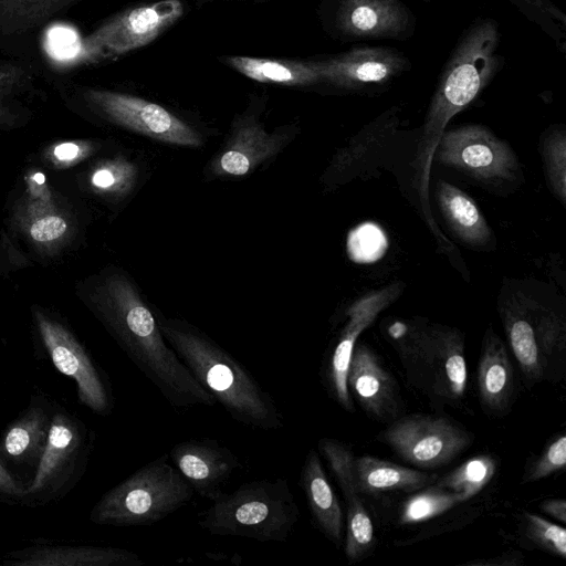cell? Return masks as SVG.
I'll return each instance as SVG.
<instances>
[{
  "instance_id": "cell-30",
  "label": "cell",
  "mask_w": 566,
  "mask_h": 566,
  "mask_svg": "<svg viewBox=\"0 0 566 566\" xmlns=\"http://www.w3.org/2000/svg\"><path fill=\"white\" fill-rule=\"evenodd\" d=\"M468 501L457 492L443 490L434 484L413 492L401 505L399 523L416 524L436 517L453 506Z\"/></svg>"
},
{
  "instance_id": "cell-38",
  "label": "cell",
  "mask_w": 566,
  "mask_h": 566,
  "mask_svg": "<svg viewBox=\"0 0 566 566\" xmlns=\"http://www.w3.org/2000/svg\"><path fill=\"white\" fill-rule=\"evenodd\" d=\"M25 488L10 473L0 459V500L21 504Z\"/></svg>"
},
{
  "instance_id": "cell-26",
  "label": "cell",
  "mask_w": 566,
  "mask_h": 566,
  "mask_svg": "<svg viewBox=\"0 0 566 566\" xmlns=\"http://www.w3.org/2000/svg\"><path fill=\"white\" fill-rule=\"evenodd\" d=\"M300 485L314 524L328 541L340 547L345 526L343 510L315 450H310L305 457Z\"/></svg>"
},
{
  "instance_id": "cell-25",
  "label": "cell",
  "mask_w": 566,
  "mask_h": 566,
  "mask_svg": "<svg viewBox=\"0 0 566 566\" xmlns=\"http://www.w3.org/2000/svg\"><path fill=\"white\" fill-rule=\"evenodd\" d=\"M476 387L486 413L504 416L511 410L516 391L514 368L505 344L492 328L483 336Z\"/></svg>"
},
{
  "instance_id": "cell-9",
  "label": "cell",
  "mask_w": 566,
  "mask_h": 566,
  "mask_svg": "<svg viewBox=\"0 0 566 566\" xmlns=\"http://www.w3.org/2000/svg\"><path fill=\"white\" fill-rule=\"evenodd\" d=\"M182 11L180 0H160L117 13L80 39L75 53L61 61L57 69L70 74L147 45L174 24Z\"/></svg>"
},
{
  "instance_id": "cell-7",
  "label": "cell",
  "mask_w": 566,
  "mask_h": 566,
  "mask_svg": "<svg viewBox=\"0 0 566 566\" xmlns=\"http://www.w3.org/2000/svg\"><path fill=\"white\" fill-rule=\"evenodd\" d=\"M50 83L73 112L161 143L199 147L202 138L191 126L163 106L106 88L77 84L70 77L52 76Z\"/></svg>"
},
{
  "instance_id": "cell-2",
  "label": "cell",
  "mask_w": 566,
  "mask_h": 566,
  "mask_svg": "<svg viewBox=\"0 0 566 566\" xmlns=\"http://www.w3.org/2000/svg\"><path fill=\"white\" fill-rule=\"evenodd\" d=\"M500 29L491 18L475 19L461 34L432 95L416 154V187L427 222L429 175L436 146L450 119L488 86L501 65Z\"/></svg>"
},
{
  "instance_id": "cell-16",
  "label": "cell",
  "mask_w": 566,
  "mask_h": 566,
  "mask_svg": "<svg viewBox=\"0 0 566 566\" xmlns=\"http://www.w3.org/2000/svg\"><path fill=\"white\" fill-rule=\"evenodd\" d=\"M347 388L370 418L389 423L401 416L402 401L397 381L380 357L364 343L354 346Z\"/></svg>"
},
{
  "instance_id": "cell-14",
  "label": "cell",
  "mask_w": 566,
  "mask_h": 566,
  "mask_svg": "<svg viewBox=\"0 0 566 566\" xmlns=\"http://www.w3.org/2000/svg\"><path fill=\"white\" fill-rule=\"evenodd\" d=\"M313 63L321 82L353 92L388 86L410 67V61L402 52L385 46H356Z\"/></svg>"
},
{
  "instance_id": "cell-41",
  "label": "cell",
  "mask_w": 566,
  "mask_h": 566,
  "mask_svg": "<svg viewBox=\"0 0 566 566\" xmlns=\"http://www.w3.org/2000/svg\"><path fill=\"white\" fill-rule=\"evenodd\" d=\"M422 1H430V0H422Z\"/></svg>"
},
{
  "instance_id": "cell-5",
  "label": "cell",
  "mask_w": 566,
  "mask_h": 566,
  "mask_svg": "<svg viewBox=\"0 0 566 566\" xmlns=\"http://www.w3.org/2000/svg\"><path fill=\"white\" fill-rule=\"evenodd\" d=\"M199 525L209 534L258 542H285L300 518L290 483L284 478L244 483L210 501Z\"/></svg>"
},
{
  "instance_id": "cell-10",
  "label": "cell",
  "mask_w": 566,
  "mask_h": 566,
  "mask_svg": "<svg viewBox=\"0 0 566 566\" xmlns=\"http://www.w3.org/2000/svg\"><path fill=\"white\" fill-rule=\"evenodd\" d=\"M32 319L48 358L74 380L78 401L96 415H109L114 407L112 387L87 348L65 323L44 308L33 306Z\"/></svg>"
},
{
  "instance_id": "cell-19",
  "label": "cell",
  "mask_w": 566,
  "mask_h": 566,
  "mask_svg": "<svg viewBox=\"0 0 566 566\" xmlns=\"http://www.w3.org/2000/svg\"><path fill=\"white\" fill-rule=\"evenodd\" d=\"M336 27L347 40H406L416 19L400 0H339Z\"/></svg>"
},
{
  "instance_id": "cell-33",
  "label": "cell",
  "mask_w": 566,
  "mask_h": 566,
  "mask_svg": "<svg viewBox=\"0 0 566 566\" xmlns=\"http://www.w3.org/2000/svg\"><path fill=\"white\" fill-rule=\"evenodd\" d=\"M543 159L547 184L565 205L566 199V132L564 127L553 128L543 140Z\"/></svg>"
},
{
  "instance_id": "cell-12",
  "label": "cell",
  "mask_w": 566,
  "mask_h": 566,
  "mask_svg": "<svg viewBox=\"0 0 566 566\" xmlns=\"http://www.w3.org/2000/svg\"><path fill=\"white\" fill-rule=\"evenodd\" d=\"M25 185L14 205L12 224L39 254L54 256L75 240L76 219L42 174L31 175Z\"/></svg>"
},
{
  "instance_id": "cell-29",
  "label": "cell",
  "mask_w": 566,
  "mask_h": 566,
  "mask_svg": "<svg viewBox=\"0 0 566 566\" xmlns=\"http://www.w3.org/2000/svg\"><path fill=\"white\" fill-rule=\"evenodd\" d=\"M227 64L261 83L312 85L321 82L313 61H282L250 56H229Z\"/></svg>"
},
{
  "instance_id": "cell-17",
  "label": "cell",
  "mask_w": 566,
  "mask_h": 566,
  "mask_svg": "<svg viewBox=\"0 0 566 566\" xmlns=\"http://www.w3.org/2000/svg\"><path fill=\"white\" fill-rule=\"evenodd\" d=\"M84 0H0V51L9 57L38 60L39 34Z\"/></svg>"
},
{
  "instance_id": "cell-31",
  "label": "cell",
  "mask_w": 566,
  "mask_h": 566,
  "mask_svg": "<svg viewBox=\"0 0 566 566\" xmlns=\"http://www.w3.org/2000/svg\"><path fill=\"white\" fill-rule=\"evenodd\" d=\"M496 472V460L482 454L470 458L436 481L434 485L463 494L468 500L476 495Z\"/></svg>"
},
{
  "instance_id": "cell-28",
  "label": "cell",
  "mask_w": 566,
  "mask_h": 566,
  "mask_svg": "<svg viewBox=\"0 0 566 566\" xmlns=\"http://www.w3.org/2000/svg\"><path fill=\"white\" fill-rule=\"evenodd\" d=\"M354 478L363 495L387 491L413 493L431 485L434 476L369 455L354 457Z\"/></svg>"
},
{
  "instance_id": "cell-8",
  "label": "cell",
  "mask_w": 566,
  "mask_h": 566,
  "mask_svg": "<svg viewBox=\"0 0 566 566\" xmlns=\"http://www.w3.org/2000/svg\"><path fill=\"white\" fill-rule=\"evenodd\" d=\"M94 441L76 415L55 403L46 446L21 504L45 506L66 496L86 472Z\"/></svg>"
},
{
  "instance_id": "cell-6",
  "label": "cell",
  "mask_w": 566,
  "mask_h": 566,
  "mask_svg": "<svg viewBox=\"0 0 566 566\" xmlns=\"http://www.w3.org/2000/svg\"><path fill=\"white\" fill-rule=\"evenodd\" d=\"M193 493L164 454L104 493L91 510L90 521L108 526L150 525L186 505Z\"/></svg>"
},
{
  "instance_id": "cell-18",
  "label": "cell",
  "mask_w": 566,
  "mask_h": 566,
  "mask_svg": "<svg viewBox=\"0 0 566 566\" xmlns=\"http://www.w3.org/2000/svg\"><path fill=\"white\" fill-rule=\"evenodd\" d=\"M398 283L373 291L352 304L347 311L348 321L343 327L331 355L326 378L331 395L347 411H353V400L347 388V371L352 353L358 337L377 317L395 302L401 293Z\"/></svg>"
},
{
  "instance_id": "cell-4",
  "label": "cell",
  "mask_w": 566,
  "mask_h": 566,
  "mask_svg": "<svg viewBox=\"0 0 566 566\" xmlns=\"http://www.w3.org/2000/svg\"><path fill=\"white\" fill-rule=\"evenodd\" d=\"M389 334L406 382L436 407L460 406L468 377L462 333L440 324L396 323Z\"/></svg>"
},
{
  "instance_id": "cell-37",
  "label": "cell",
  "mask_w": 566,
  "mask_h": 566,
  "mask_svg": "<svg viewBox=\"0 0 566 566\" xmlns=\"http://www.w3.org/2000/svg\"><path fill=\"white\" fill-rule=\"evenodd\" d=\"M95 149V145L87 142H65L54 145L50 150L48 158L53 165L69 166L90 156Z\"/></svg>"
},
{
  "instance_id": "cell-34",
  "label": "cell",
  "mask_w": 566,
  "mask_h": 566,
  "mask_svg": "<svg viewBox=\"0 0 566 566\" xmlns=\"http://www.w3.org/2000/svg\"><path fill=\"white\" fill-rule=\"evenodd\" d=\"M526 537L541 549L566 558V528L534 513H523Z\"/></svg>"
},
{
  "instance_id": "cell-20",
  "label": "cell",
  "mask_w": 566,
  "mask_h": 566,
  "mask_svg": "<svg viewBox=\"0 0 566 566\" xmlns=\"http://www.w3.org/2000/svg\"><path fill=\"white\" fill-rule=\"evenodd\" d=\"M170 461L195 492L209 501L240 467L239 458L227 447L210 439L182 441L168 453Z\"/></svg>"
},
{
  "instance_id": "cell-35",
  "label": "cell",
  "mask_w": 566,
  "mask_h": 566,
  "mask_svg": "<svg viewBox=\"0 0 566 566\" xmlns=\"http://www.w3.org/2000/svg\"><path fill=\"white\" fill-rule=\"evenodd\" d=\"M388 247L382 230L374 223H364L354 229L347 240L348 254L355 262L377 261Z\"/></svg>"
},
{
  "instance_id": "cell-40",
  "label": "cell",
  "mask_w": 566,
  "mask_h": 566,
  "mask_svg": "<svg viewBox=\"0 0 566 566\" xmlns=\"http://www.w3.org/2000/svg\"><path fill=\"white\" fill-rule=\"evenodd\" d=\"M521 556L516 552H507L502 556L496 557L494 560H473L469 562V565H520Z\"/></svg>"
},
{
  "instance_id": "cell-15",
  "label": "cell",
  "mask_w": 566,
  "mask_h": 566,
  "mask_svg": "<svg viewBox=\"0 0 566 566\" xmlns=\"http://www.w3.org/2000/svg\"><path fill=\"white\" fill-rule=\"evenodd\" d=\"M318 450L328 463L346 501L344 553L350 563L370 554L375 546L374 525L354 478V454L344 443L323 438Z\"/></svg>"
},
{
  "instance_id": "cell-21",
  "label": "cell",
  "mask_w": 566,
  "mask_h": 566,
  "mask_svg": "<svg viewBox=\"0 0 566 566\" xmlns=\"http://www.w3.org/2000/svg\"><path fill=\"white\" fill-rule=\"evenodd\" d=\"M287 133H268L252 118L235 122L226 145L212 158L209 170L214 176H245L270 160L287 144Z\"/></svg>"
},
{
  "instance_id": "cell-32",
  "label": "cell",
  "mask_w": 566,
  "mask_h": 566,
  "mask_svg": "<svg viewBox=\"0 0 566 566\" xmlns=\"http://www.w3.org/2000/svg\"><path fill=\"white\" fill-rule=\"evenodd\" d=\"M137 172V167L124 158L106 159L93 167L88 182L97 195L118 199L134 188Z\"/></svg>"
},
{
  "instance_id": "cell-27",
  "label": "cell",
  "mask_w": 566,
  "mask_h": 566,
  "mask_svg": "<svg viewBox=\"0 0 566 566\" xmlns=\"http://www.w3.org/2000/svg\"><path fill=\"white\" fill-rule=\"evenodd\" d=\"M436 197L444 221L459 240L472 248H484L491 242V229L470 196L458 187L439 180Z\"/></svg>"
},
{
  "instance_id": "cell-11",
  "label": "cell",
  "mask_w": 566,
  "mask_h": 566,
  "mask_svg": "<svg viewBox=\"0 0 566 566\" xmlns=\"http://www.w3.org/2000/svg\"><path fill=\"white\" fill-rule=\"evenodd\" d=\"M380 438L400 459L419 469L450 463L473 441V434L451 419L427 413L400 416Z\"/></svg>"
},
{
  "instance_id": "cell-1",
  "label": "cell",
  "mask_w": 566,
  "mask_h": 566,
  "mask_svg": "<svg viewBox=\"0 0 566 566\" xmlns=\"http://www.w3.org/2000/svg\"><path fill=\"white\" fill-rule=\"evenodd\" d=\"M77 289L86 307L172 408L217 403L169 346L156 315L125 273L104 270Z\"/></svg>"
},
{
  "instance_id": "cell-24",
  "label": "cell",
  "mask_w": 566,
  "mask_h": 566,
  "mask_svg": "<svg viewBox=\"0 0 566 566\" xmlns=\"http://www.w3.org/2000/svg\"><path fill=\"white\" fill-rule=\"evenodd\" d=\"M54 410V402L43 397H33L2 433L1 461L36 468L46 446Z\"/></svg>"
},
{
  "instance_id": "cell-13",
  "label": "cell",
  "mask_w": 566,
  "mask_h": 566,
  "mask_svg": "<svg viewBox=\"0 0 566 566\" xmlns=\"http://www.w3.org/2000/svg\"><path fill=\"white\" fill-rule=\"evenodd\" d=\"M433 157L482 181L511 180L518 169L511 147L488 127L467 124L444 130Z\"/></svg>"
},
{
  "instance_id": "cell-23",
  "label": "cell",
  "mask_w": 566,
  "mask_h": 566,
  "mask_svg": "<svg viewBox=\"0 0 566 566\" xmlns=\"http://www.w3.org/2000/svg\"><path fill=\"white\" fill-rule=\"evenodd\" d=\"M144 563L136 553L118 547L49 544L13 549L1 560L3 566H140Z\"/></svg>"
},
{
  "instance_id": "cell-3",
  "label": "cell",
  "mask_w": 566,
  "mask_h": 566,
  "mask_svg": "<svg viewBox=\"0 0 566 566\" xmlns=\"http://www.w3.org/2000/svg\"><path fill=\"white\" fill-rule=\"evenodd\" d=\"M156 318L169 346L235 421L260 430L283 427V416L271 395L228 352L185 321Z\"/></svg>"
},
{
  "instance_id": "cell-36",
  "label": "cell",
  "mask_w": 566,
  "mask_h": 566,
  "mask_svg": "<svg viewBox=\"0 0 566 566\" xmlns=\"http://www.w3.org/2000/svg\"><path fill=\"white\" fill-rule=\"evenodd\" d=\"M566 464V436L554 438L542 454L526 469L522 483L535 482L563 471Z\"/></svg>"
},
{
  "instance_id": "cell-22",
  "label": "cell",
  "mask_w": 566,
  "mask_h": 566,
  "mask_svg": "<svg viewBox=\"0 0 566 566\" xmlns=\"http://www.w3.org/2000/svg\"><path fill=\"white\" fill-rule=\"evenodd\" d=\"M49 72L39 60L0 59V129H10L29 120V104L43 98L42 84Z\"/></svg>"
},
{
  "instance_id": "cell-39",
  "label": "cell",
  "mask_w": 566,
  "mask_h": 566,
  "mask_svg": "<svg viewBox=\"0 0 566 566\" xmlns=\"http://www.w3.org/2000/svg\"><path fill=\"white\" fill-rule=\"evenodd\" d=\"M539 507L562 524L566 523V501L564 499L546 500L539 504Z\"/></svg>"
}]
</instances>
